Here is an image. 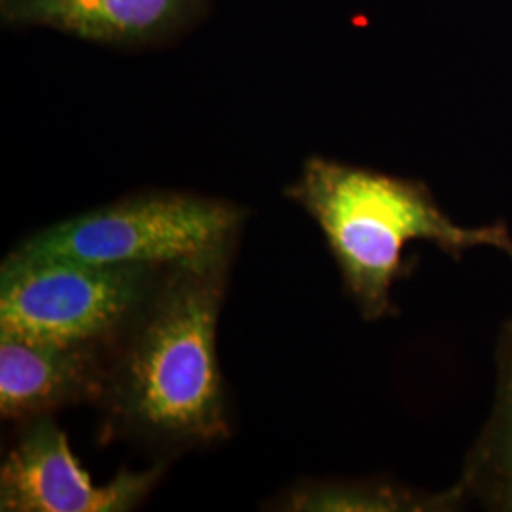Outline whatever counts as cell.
Listing matches in <instances>:
<instances>
[{
	"label": "cell",
	"mask_w": 512,
	"mask_h": 512,
	"mask_svg": "<svg viewBox=\"0 0 512 512\" xmlns=\"http://www.w3.org/2000/svg\"><path fill=\"white\" fill-rule=\"evenodd\" d=\"M110 348L0 334V416L27 421L103 399Z\"/></svg>",
	"instance_id": "7"
},
{
	"label": "cell",
	"mask_w": 512,
	"mask_h": 512,
	"mask_svg": "<svg viewBox=\"0 0 512 512\" xmlns=\"http://www.w3.org/2000/svg\"><path fill=\"white\" fill-rule=\"evenodd\" d=\"M283 194L319 226L344 293L365 321L399 315L393 287L416 264V256L404 258V249L414 241L433 243L456 262L480 247L497 249L512 262V234L505 220L458 224L418 179L311 156Z\"/></svg>",
	"instance_id": "2"
},
{
	"label": "cell",
	"mask_w": 512,
	"mask_h": 512,
	"mask_svg": "<svg viewBox=\"0 0 512 512\" xmlns=\"http://www.w3.org/2000/svg\"><path fill=\"white\" fill-rule=\"evenodd\" d=\"M293 512H454L465 509L458 486L442 492L418 490L384 478L308 480L277 503Z\"/></svg>",
	"instance_id": "9"
},
{
	"label": "cell",
	"mask_w": 512,
	"mask_h": 512,
	"mask_svg": "<svg viewBox=\"0 0 512 512\" xmlns=\"http://www.w3.org/2000/svg\"><path fill=\"white\" fill-rule=\"evenodd\" d=\"M247 211L186 192H143L57 222L14 255L105 266H173L234 249Z\"/></svg>",
	"instance_id": "3"
},
{
	"label": "cell",
	"mask_w": 512,
	"mask_h": 512,
	"mask_svg": "<svg viewBox=\"0 0 512 512\" xmlns=\"http://www.w3.org/2000/svg\"><path fill=\"white\" fill-rule=\"evenodd\" d=\"M456 486L465 509L512 512V319L495 342V395L490 416L467 452Z\"/></svg>",
	"instance_id": "8"
},
{
	"label": "cell",
	"mask_w": 512,
	"mask_h": 512,
	"mask_svg": "<svg viewBox=\"0 0 512 512\" xmlns=\"http://www.w3.org/2000/svg\"><path fill=\"white\" fill-rule=\"evenodd\" d=\"M167 461L147 471L122 469L95 486L74 458L67 435L54 416L23 423L0 469L2 512H128L156 488Z\"/></svg>",
	"instance_id": "5"
},
{
	"label": "cell",
	"mask_w": 512,
	"mask_h": 512,
	"mask_svg": "<svg viewBox=\"0 0 512 512\" xmlns=\"http://www.w3.org/2000/svg\"><path fill=\"white\" fill-rule=\"evenodd\" d=\"M213 0H0L4 29L46 27L118 50L164 46L209 16Z\"/></svg>",
	"instance_id": "6"
},
{
	"label": "cell",
	"mask_w": 512,
	"mask_h": 512,
	"mask_svg": "<svg viewBox=\"0 0 512 512\" xmlns=\"http://www.w3.org/2000/svg\"><path fill=\"white\" fill-rule=\"evenodd\" d=\"M165 268L10 253L0 266V334L112 348Z\"/></svg>",
	"instance_id": "4"
},
{
	"label": "cell",
	"mask_w": 512,
	"mask_h": 512,
	"mask_svg": "<svg viewBox=\"0 0 512 512\" xmlns=\"http://www.w3.org/2000/svg\"><path fill=\"white\" fill-rule=\"evenodd\" d=\"M234 249L167 266L110 348L103 442L190 450L230 437L217 325Z\"/></svg>",
	"instance_id": "1"
}]
</instances>
